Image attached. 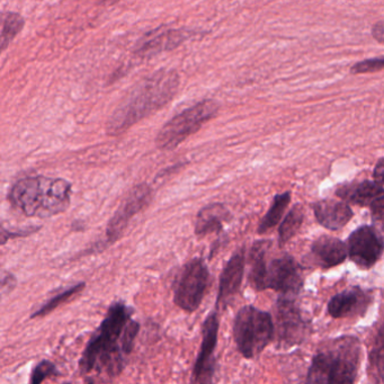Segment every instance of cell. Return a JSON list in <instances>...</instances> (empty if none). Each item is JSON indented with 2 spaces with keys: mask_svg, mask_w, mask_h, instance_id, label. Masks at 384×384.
<instances>
[{
  "mask_svg": "<svg viewBox=\"0 0 384 384\" xmlns=\"http://www.w3.org/2000/svg\"><path fill=\"white\" fill-rule=\"evenodd\" d=\"M16 286V278L9 273H0V297L1 294L11 293Z\"/></svg>",
  "mask_w": 384,
  "mask_h": 384,
  "instance_id": "28",
  "label": "cell"
},
{
  "mask_svg": "<svg viewBox=\"0 0 384 384\" xmlns=\"http://www.w3.org/2000/svg\"><path fill=\"white\" fill-rule=\"evenodd\" d=\"M275 328L271 313L253 305H246L237 312L234 338L239 353L253 360L272 343Z\"/></svg>",
  "mask_w": 384,
  "mask_h": 384,
  "instance_id": "5",
  "label": "cell"
},
{
  "mask_svg": "<svg viewBox=\"0 0 384 384\" xmlns=\"http://www.w3.org/2000/svg\"><path fill=\"white\" fill-rule=\"evenodd\" d=\"M220 103L203 99L174 116L165 123L156 137V146L160 150H174L191 135L200 131L204 124L218 115Z\"/></svg>",
  "mask_w": 384,
  "mask_h": 384,
  "instance_id": "6",
  "label": "cell"
},
{
  "mask_svg": "<svg viewBox=\"0 0 384 384\" xmlns=\"http://www.w3.org/2000/svg\"><path fill=\"white\" fill-rule=\"evenodd\" d=\"M272 242L269 240H258L254 242L248 254L249 264V281L252 288L256 291H264V275L266 271V254Z\"/></svg>",
  "mask_w": 384,
  "mask_h": 384,
  "instance_id": "20",
  "label": "cell"
},
{
  "mask_svg": "<svg viewBox=\"0 0 384 384\" xmlns=\"http://www.w3.org/2000/svg\"><path fill=\"white\" fill-rule=\"evenodd\" d=\"M373 301L372 294L358 286L337 293L329 300L327 310L334 319L364 316Z\"/></svg>",
  "mask_w": 384,
  "mask_h": 384,
  "instance_id": "14",
  "label": "cell"
},
{
  "mask_svg": "<svg viewBox=\"0 0 384 384\" xmlns=\"http://www.w3.org/2000/svg\"><path fill=\"white\" fill-rule=\"evenodd\" d=\"M210 272L202 258H193L185 264L174 283V302L181 310H198L209 286Z\"/></svg>",
  "mask_w": 384,
  "mask_h": 384,
  "instance_id": "7",
  "label": "cell"
},
{
  "mask_svg": "<svg viewBox=\"0 0 384 384\" xmlns=\"http://www.w3.org/2000/svg\"><path fill=\"white\" fill-rule=\"evenodd\" d=\"M346 247L353 263L361 269H370L383 254V239L373 225H362L349 235Z\"/></svg>",
  "mask_w": 384,
  "mask_h": 384,
  "instance_id": "9",
  "label": "cell"
},
{
  "mask_svg": "<svg viewBox=\"0 0 384 384\" xmlns=\"http://www.w3.org/2000/svg\"><path fill=\"white\" fill-rule=\"evenodd\" d=\"M319 225L330 231L341 230L354 217V212L344 201L321 200L312 205Z\"/></svg>",
  "mask_w": 384,
  "mask_h": 384,
  "instance_id": "17",
  "label": "cell"
},
{
  "mask_svg": "<svg viewBox=\"0 0 384 384\" xmlns=\"http://www.w3.org/2000/svg\"><path fill=\"white\" fill-rule=\"evenodd\" d=\"M72 185L64 179L44 176L17 181L9 192V201L28 217H53L68 209Z\"/></svg>",
  "mask_w": 384,
  "mask_h": 384,
  "instance_id": "3",
  "label": "cell"
},
{
  "mask_svg": "<svg viewBox=\"0 0 384 384\" xmlns=\"http://www.w3.org/2000/svg\"><path fill=\"white\" fill-rule=\"evenodd\" d=\"M361 353L360 339L353 336H343L326 341L313 356L305 382L354 383L360 370Z\"/></svg>",
  "mask_w": 384,
  "mask_h": 384,
  "instance_id": "4",
  "label": "cell"
},
{
  "mask_svg": "<svg viewBox=\"0 0 384 384\" xmlns=\"http://www.w3.org/2000/svg\"><path fill=\"white\" fill-rule=\"evenodd\" d=\"M181 87L175 69L162 68L143 78L128 91L113 111L106 124L107 135L116 137L173 102Z\"/></svg>",
  "mask_w": 384,
  "mask_h": 384,
  "instance_id": "1",
  "label": "cell"
},
{
  "mask_svg": "<svg viewBox=\"0 0 384 384\" xmlns=\"http://www.w3.org/2000/svg\"><path fill=\"white\" fill-rule=\"evenodd\" d=\"M232 219L231 212L222 203H212L198 211L195 219V235L198 238L212 234H220L225 223Z\"/></svg>",
  "mask_w": 384,
  "mask_h": 384,
  "instance_id": "18",
  "label": "cell"
},
{
  "mask_svg": "<svg viewBox=\"0 0 384 384\" xmlns=\"http://www.w3.org/2000/svg\"><path fill=\"white\" fill-rule=\"evenodd\" d=\"M193 32L185 28L159 26L141 36L133 47V55L140 59L154 58L162 52H169L190 39Z\"/></svg>",
  "mask_w": 384,
  "mask_h": 384,
  "instance_id": "12",
  "label": "cell"
},
{
  "mask_svg": "<svg viewBox=\"0 0 384 384\" xmlns=\"http://www.w3.org/2000/svg\"><path fill=\"white\" fill-rule=\"evenodd\" d=\"M384 57L360 61L351 68V74H375L383 70Z\"/></svg>",
  "mask_w": 384,
  "mask_h": 384,
  "instance_id": "25",
  "label": "cell"
},
{
  "mask_svg": "<svg viewBox=\"0 0 384 384\" xmlns=\"http://www.w3.org/2000/svg\"><path fill=\"white\" fill-rule=\"evenodd\" d=\"M347 258V247L341 239L335 237L321 236L311 244L310 254L305 256L307 265L321 269H332L341 265Z\"/></svg>",
  "mask_w": 384,
  "mask_h": 384,
  "instance_id": "16",
  "label": "cell"
},
{
  "mask_svg": "<svg viewBox=\"0 0 384 384\" xmlns=\"http://www.w3.org/2000/svg\"><path fill=\"white\" fill-rule=\"evenodd\" d=\"M384 159L380 158L376 162L375 168H374L373 181H378L380 184H383V173H384Z\"/></svg>",
  "mask_w": 384,
  "mask_h": 384,
  "instance_id": "31",
  "label": "cell"
},
{
  "mask_svg": "<svg viewBox=\"0 0 384 384\" xmlns=\"http://www.w3.org/2000/svg\"><path fill=\"white\" fill-rule=\"evenodd\" d=\"M290 202H291V193L290 192L275 195L272 204L269 206V211L264 215L259 225H258V234H266L267 231L276 227L280 223L284 213H286Z\"/></svg>",
  "mask_w": 384,
  "mask_h": 384,
  "instance_id": "21",
  "label": "cell"
},
{
  "mask_svg": "<svg viewBox=\"0 0 384 384\" xmlns=\"http://www.w3.org/2000/svg\"><path fill=\"white\" fill-rule=\"evenodd\" d=\"M152 200V190L148 184H139L130 191L123 203L113 215L106 228V242H115L127 229L132 218L146 209Z\"/></svg>",
  "mask_w": 384,
  "mask_h": 384,
  "instance_id": "13",
  "label": "cell"
},
{
  "mask_svg": "<svg viewBox=\"0 0 384 384\" xmlns=\"http://www.w3.org/2000/svg\"><path fill=\"white\" fill-rule=\"evenodd\" d=\"M84 288H85V283H79L77 286H72V288H69L66 291L57 294L52 299L49 300L45 305H42L39 310H36L35 312L32 315V318L47 316L49 313L52 312L55 309L60 307L62 303L68 301L70 298L79 293L80 291H83Z\"/></svg>",
  "mask_w": 384,
  "mask_h": 384,
  "instance_id": "24",
  "label": "cell"
},
{
  "mask_svg": "<svg viewBox=\"0 0 384 384\" xmlns=\"http://www.w3.org/2000/svg\"><path fill=\"white\" fill-rule=\"evenodd\" d=\"M25 20L22 15L14 11L0 13V53L9 47L24 28Z\"/></svg>",
  "mask_w": 384,
  "mask_h": 384,
  "instance_id": "22",
  "label": "cell"
},
{
  "mask_svg": "<svg viewBox=\"0 0 384 384\" xmlns=\"http://www.w3.org/2000/svg\"><path fill=\"white\" fill-rule=\"evenodd\" d=\"M372 36L373 39L379 42L380 44L384 43V22L383 20L376 22L372 26Z\"/></svg>",
  "mask_w": 384,
  "mask_h": 384,
  "instance_id": "30",
  "label": "cell"
},
{
  "mask_svg": "<svg viewBox=\"0 0 384 384\" xmlns=\"http://www.w3.org/2000/svg\"><path fill=\"white\" fill-rule=\"evenodd\" d=\"M220 321L218 311L210 312L202 327V343L193 368V383H211L215 373L214 351L217 349Z\"/></svg>",
  "mask_w": 384,
  "mask_h": 384,
  "instance_id": "10",
  "label": "cell"
},
{
  "mask_svg": "<svg viewBox=\"0 0 384 384\" xmlns=\"http://www.w3.org/2000/svg\"><path fill=\"white\" fill-rule=\"evenodd\" d=\"M303 286L301 266L292 256L284 255L275 258L269 265L264 275V291L273 290L282 297H293Z\"/></svg>",
  "mask_w": 384,
  "mask_h": 384,
  "instance_id": "8",
  "label": "cell"
},
{
  "mask_svg": "<svg viewBox=\"0 0 384 384\" xmlns=\"http://www.w3.org/2000/svg\"><path fill=\"white\" fill-rule=\"evenodd\" d=\"M133 310L123 302H115L107 312L104 321L84 351L81 373L104 374L107 378L120 375L125 365L124 351L125 328L132 319Z\"/></svg>",
  "mask_w": 384,
  "mask_h": 384,
  "instance_id": "2",
  "label": "cell"
},
{
  "mask_svg": "<svg viewBox=\"0 0 384 384\" xmlns=\"http://www.w3.org/2000/svg\"><path fill=\"white\" fill-rule=\"evenodd\" d=\"M57 374V368L53 363L49 361H42L35 368H34L32 378H30V383L40 384L44 380L47 379L50 376Z\"/></svg>",
  "mask_w": 384,
  "mask_h": 384,
  "instance_id": "27",
  "label": "cell"
},
{
  "mask_svg": "<svg viewBox=\"0 0 384 384\" xmlns=\"http://www.w3.org/2000/svg\"><path fill=\"white\" fill-rule=\"evenodd\" d=\"M336 195L346 203L360 206L370 204L380 196H383V184L375 181H363L358 183H347L338 186Z\"/></svg>",
  "mask_w": 384,
  "mask_h": 384,
  "instance_id": "19",
  "label": "cell"
},
{
  "mask_svg": "<svg viewBox=\"0 0 384 384\" xmlns=\"http://www.w3.org/2000/svg\"><path fill=\"white\" fill-rule=\"evenodd\" d=\"M278 341L284 347L299 345L309 334V326L300 312L295 302L281 295L276 305V326Z\"/></svg>",
  "mask_w": 384,
  "mask_h": 384,
  "instance_id": "11",
  "label": "cell"
},
{
  "mask_svg": "<svg viewBox=\"0 0 384 384\" xmlns=\"http://www.w3.org/2000/svg\"><path fill=\"white\" fill-rule=\"evenodd\" d=\"M382 364H383V338H382V329H380L375 347L370 354V366L374 368L373 376L379 378L378 380L380 383L382 382Z\"/></svg>",
  "mask_w": 384,
  "mask_h": 384,
  "instance_id": "26",
  "label": "cell"
},
{
  "mask_svg": "<svg viewBox=\"0 0 384 384\" xmlns=\"http://www.w3.org/2000/svg\"><path fill=\"white\" fill-rule=\"evenodd\" d=\"M305 220V208L301 204L294 205L290 212L286 214V219L283 220L278 229V244L283 247L284 244L290 242L292 237L297 235L301 228L302 223Z\"/></svg>",
  "mask_w": 384,
  "mask_h": 384,
  "instance_id": "23",
  "label": "cell"
},
{
  "mask_svg": "<svg viewBox=\"0 0 384 384\" xmlns=\"http://www.w3.org/2000/svg\"><path fill=\"white\" fill-rule=\"evenodd\" d=\"M95 3L98 4L101 6H105V7H108V6L115 5V4L120 3L121 0H94Z\"/></svg>",
  "mask_w": 384,
  "mask_h": 384,
  "instance_id": "32",
  "label": "cell"
},
{
  "mask_svg": "<svg viewBox=\"0 0 384 384\" xmlns=\"http://www.w3.org/2000/svg\"><path fill=\"white\" fill-rule=\"evenodd\" d=\"M368 208L371 209L372 219L376 222H381L382 218H383V196H380L374 200Z\"/></svg>",
  "mask_w": 384,
  "mask_h": 384,
  "instance_id": "29",
  "label": "cell"
},
{
  "mask_svg": "<svg viewBox=\"0 0 384 384\" xmlns=\"http://www.w3.org/2000/svg\"><path fill=\"white\" fill-rule=\"evenodd\" d=\"M246 256L244 248H239L231 256L220 276L219 291L217 298V310H225L242 288L244 278Z\"/></svg>",
  "mask_w": 384,
  "mask_h": 384,
  "instance_id": "15",
  "label": "cell"
}]
</instances>
